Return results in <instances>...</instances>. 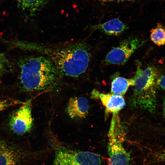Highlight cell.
<instances>
[{
  "label": "cell",
  "instance_id": "cell-11",
  "mask_svg": "<svg viewBox=\"0 0 165 165\" xmlns=\"http://www.w3.org/2000/svg\"><path fill=\"white\" fill-rule=\"evenodd\" d=\"M94 30H98L108 35H120L127 29V25L118 18H114L103 23L92 26Z\"/></svg>",
  "mask_w": 165,
  "mask_h": 165
},
{
  "label": "cell",
  "instance_id": "cell-3",
  "mask_svg": "<svg viewBox=\"0 0 165 165\" xmlns=\"http://www.w3.org/2000/svg\"><path fill=\"white\" fill-rule=\"evenodd\" d=\"M133 77L135 83L133 92L129 99V104L133 108L154 113L157 105L156 80L159 70L150 65L143 70L137 66Z\"/></svg>",
  "mask_w": 165,
  "mask_h": 165
},
{
  "label": "cell",
  "instance_id": "cell-5",
  "mask_svg": "<svg viewBox=\"0 0 165 165\" xmlns=\"http://www.w3.org/2000/svg\"><path fill=\"white\" fill-rule=\"evenodd\" d=\"M53 165H101V160L94 152L63 148L56 151Z\"/></svg>",
  "mask_w": 165,
  "mask_h": 165
},
{
  "label": "cell",
  "instance_id": "cell-10",
  "mask_svg": "<svg viewBox=\"0 0 165 165\" xmlns=\"http://www.w3.org/2000/svg\"><path fill=\"white\" fill-rule=\"evenodd\" d=\"M89 107L88 101L85 97H74L69 99L66 111L72 119H83L88 114Z\"/></svg>",
  "mask_w": 165,
  "mask_h": 165
},
{
  "label": "cell",
  "instance_id": "cell-17",
  "mask_svg": "<svg viewBox=\"0 0 165 165\" xmlns=\"http://www.w3.org/2000/svg\"><path fill=\"white\" fill-rule=\"evenodd\" d=\"M156 83L157 87L165 91V74L159 76Z\"/></svg>",
  "mask_w": 165,
  "mask_h": 165
},
{
  "label": "cell",
  "instance_id": "cell-15",
  "mask_svg": "<svg viewBox=\"0 0 165 165\" xmlns=\"http://www.w3.org/2000/svg\"><path fill=\"white\" fill-rule=\"evenodd\" d=\"M24 102L13 99L0 100V112L11 106L19 104H23Z\"/></svg>",
  "mask_w": 165,
  "mask_h": 165
},
{
  "label": "cell",
  "instance_id": "cell-12",
  "mask_svg": "<svg viewBox=\"0 0 165 165\" xmlns=\"http://www.w3.org/2000/svg\"><path fill=\"white\" fill-rule=\"evenodd\" d=\"M111 84L110 93L123 96L126 94L129 87L134 86L135 80L133 77L126 79L119 76L114 77Z\"/></svg>",
  "mask_w": 165,
  "mask_h": 165
},
{
  "label": "cell",
  "instance_id": "cell-4",
  "mask_svg": "<svg viewBox=\"0 0 165 165\" xmlns=\"http://www.w3.org/2000/svg\"><path fill=\"white\" fill-rule=\"evenodd\" d=\"M112 115L108 134L109 165H130V156L123 145L126 134L125 128L118 114Z\"/></svg>",
  "mask_w": 165,
  "mask_h": 165
},
{
  "label": "cell",
  "instance_id": "cell-19",
  "mask_svg": "<svg viewBox=\"0 0 165 165\" xmlns=\"http://www.w3.org/2000/svg\"><path fill=\"white\" fill-rule=\"evenodd\" d=\"M163 116L165 117V97H164L163 100Z\"/></svg>",
  "mask_w": 165,
  "mask_h": 165
},
{
  "label": "cell",
  "instance_id": "cell-6",
  "mask_svg": "<svg viewBox=\"0 0 165 165\" xmlns=\"http://www.w3.org/2000/svg\"><path fill=\"white\" fill-rule=\"evenodd\" d=\"M144 42L138 38L133 37L125 39L108 53L105 60V63L108 64H124Z\"/></svg>",
  "mask_w": 165,
  "mask_h": 165
},
{
  "label": "cell",
  "instance_id": "cell-16",
  "mask_svg": "<svg viewBox=\"0 0 165 165\" xmlns=\"http://www.w3.org/2000/svg\"><path fill=\"white\" fill-rule=\"evenodd\" d=\"M10 64L5 55L0 52V77L6 71Z\"/></svg>",
  "mask_w": 165,
  "mask_h": 165
},
{
  "label": "cell",
  "instance_id": "cell-8",
  "mask_svg": "<svg viewBox=\"0 0 165 165\" xmlns=\"http://www.w3.org/2000/svg\"><path fill=\"white\" fill-rule=\"evenodd\" d=\"M30 155L20 146L0 139V165H21Z\"/></svg>",
  "mask_w": 165,
  "mask_h": 165
},
{
  "label": "cell",
  "instance_id": "cell-18",
  "mask_svg": "<svg viewBox=\"0 0 165 165\" xmlns=\"http://www.w3.org/2000/svg\"><path fill=\"white\" fill-rule=\"evenodd\" d=\"M98 1L102 2H134L140 0H97Z\"/></svg>",
  "mask_w": 165,
  "mask_h": 165
},
{
  "label": "cell",
  "instance_id": "cell-7",
  "mask_svg": "<svg viewBox=\"0 0 165 165\" xmlns=\"http://www.w3.org/2000/svg\"><path fill=\"white\" fill-rule=\"evenodd\" d=\"M31 100L29 99L10 115L9 125L13 133L18 135L29 132L32 127Z\"/></svg>",
  "mask_w": 165,
  "mask_h": 165
},
{
  "label": "cell",
  "instance_id": "cell-9",
  "mask_svg": "<svg viewBox=\"0 0 165 165\" xmlns=\"http://www.w3.org/2000/svg\"><path fill=\"white\" fill-rule=\"evenodd\" d=\"M91 97L94 99H100L105 107L106 112L112 114H118L126 105L123 96L111 93L104 94L96 89L91 93Z\"/></svg>",
  "mask_w": 165,
  "mask_h": 165
},
{
  "label": "cell",
  "instance_id": "cell-2",
  "mask_svg": "<svg viewBox=\"0 0 165 165\" xmlns=\"http://www.w3.org/2000/svg\"><path fill=\"white\" fill-rule=\"evenodd\" d=\"M53 48L48 47L46 54L61 74L76 77L86 71L90 55L85 43H76Z\"/></svg>",
  "mask_w": 165,
  "mask_h": 165
},
{
  "label": "cell",
  "instance_id": "cell-13",
  "mask_svg": "<svg viewBox=\"0 0 165 165\" xmlns=\"http://www.w3.org/2000/svg\"><path fill=\"white\" fill-rule=\"evenodd\" d=\"M17 6L24 10L34 12L43 8L48 0H15Z\"/></svg>",
  "mask_w": 165,
  "mask_h": 165
},
{
  "label": "cell",
  "instance_id": "cell-1",
  "mask_svg": "<svg viewBox=\"0 0 165 165\" xmlns=\"http://www.w3.org/2000/svg\"><path fill=\"white\" fill-rule=\"evenodd\" d=\"M20 81L28 91L53 88L58 82L60 73L53 61L43 56H28L20 59Z\"/></svg>",
  "mask_w": 165,
  "mask_h": 165
},
{
  "label": "cell",
  "instance_id": "cell-14",
  "mask_svg": "<svg viewBox=\"0 0 165 165\" xmlns=\"http://www.w3.org/2000/svg\"><path fill=\"white\" fill-rule=\"evenodd\" d=\"M150 38L156 45L160 46L165 45V28L160 23L150 31Z\"/></svg>",
  "mask_w": 165,
  "mask_h": 165
}]
</instances>
